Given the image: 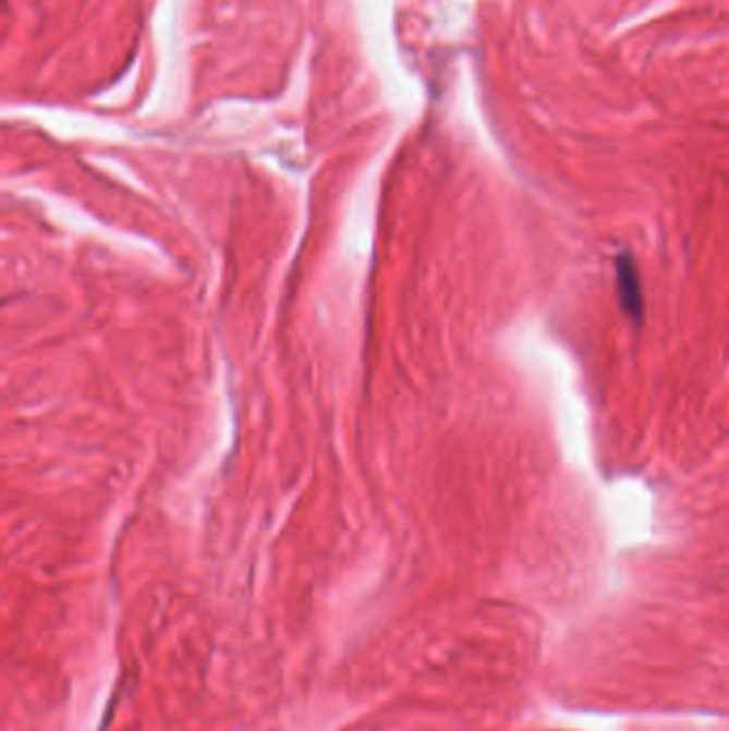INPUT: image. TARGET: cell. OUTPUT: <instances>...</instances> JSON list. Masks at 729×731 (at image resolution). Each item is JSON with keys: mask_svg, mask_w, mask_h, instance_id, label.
Segmentation results:
<instances>
[{"mask_svg": "<svg viewBox=\"0 0 729 731\" xmlns=\"http://www.w3.org/2000/svg\"><path fill=\"white\" fill-rule=\"evenodd\" d=\"M617 293L622 313L635 324L642 326L644 319V293L640 270L629 253H620L617 259Z\"/></svg>", "mask_w": 729, "mask_h": 731, "instance_id": "1", "label": "cell"}]
</instances>
